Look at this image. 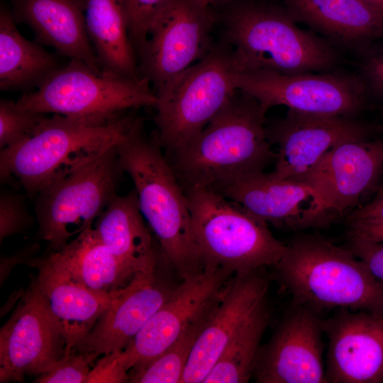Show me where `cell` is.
I'll return each instance as SVG.
<instances>
[{"label": "cell", "instance_id": "30", "mask_svg": "<svg viewBox=\"0 0 383 383\" xmlns=\"http://www.w3.org/2000/svg\"><path fill=\"white\" fill-rule=\"evenodd\" d=\"M45 117V113L22 109L13 101L1 99V150L14 145L30 135Z\"/></svg>", "mask_w": 383, "mask_h": 383}, {"label": "cell", "instance_id": "2", "mask_svg": "<svg viewBox=\"0 0 383 383\" xmlns=\"http://www.w3.org/2000/svg\"><path fill=\"white\" fill-rule=\"evenodd\" d=\"M123 172L131 178L140 211L153 233L162 258L185 279L204 264L194 233L185 193L162 148L143 133L139 120L116 143Z\"/></svg>", "mask_w": 383, "mask_h": 383}, {"label": "cell", "instance_id": "39", "mask_svg": "<svg viewBox=\"0 0 383 383\" xmlns=\"http://www.w3.org/2000/svg\"><path fill=\"white\" fill-rule=\"evenodd\" d=\"M348 234L383 242V224H360L349 226Z\"/></svg>", "mask_w": 383, "mask_h": 383}, {"label": "cell", "instance_id": "5", "mask_svg": "<svg viewBox=\"0 0 383 383\" xmlns=\"http://www.w3.org/2000/svg\"><path fill=\"white\" fill-rule=\"evenodd\" d=\"M140 120L123 115L108 123L54 114L18 143L1 150V182L16 177L35 196L49 184L95 160Z\"/></svg>", "mask_w": 383, "mask_h": 383}, {"label": "cell", "instance_id": "20", "mask_svg": "<svg viewBox=\"0 0 383 383\" xmlns=\"http://www.w3.org/2000/svg\"><path fill=\"white\" fill-rule=\"evenodd\" d=\"M26 264L38 270L33 283L65 339V353L75 351L118 290L112 294L91 290L68 277L48 257L34 256Z\"/></svg>", "mask_w": 383, "mask_h": 383}, {"label": "cell", "instance_id": "37", "mask_svg": "<svg viewBox=\"0 0 383 383\" xmlns=\"http://www.w3.org/2000/svg\"><path fill=\"white\" fill-rule=\"evenodd\" d=\"M347 220L349 226L383 224V198H374L369 204L355 210Z\"/></svg>", "mask_w": 383, "mask_h": 383}, {"label": "cell", "instance_id": "35", "mask_svg": "<svg viewBox=\"0 0 383 383\" xmlns=\"http://www.w3.org/2000/svg\"><path fill=\"white\" fill-rule=\"evenodd\" d=\"M362 53L360 76L369 94L383 99V43L372 44Z\"/></svg>", "mask_w": 383, "mask_h": 383}, {"label": "cell", "instance_id": "19", "mask_svg": "<svg viewBox=\"0 0 383 383\" xmlns=\"http://www.w3.org/2000/svg\"><path fill=\"white\" fill-rule=\"evenodd\" d=\"M155 270L139 272L120 289L75 351L104 355L123 350L170 297Z\"/></svg>", "mask_w": 383, "mask_h": 383}, {"label": "cell", "instance_id": "10", "mask_svg": "<svg viewBox=\"0 0 383 383\" xmlns=\"http://www.w3.org/2000/svg\"><path fill=\"white\" fill-rule=\"evenodd\" d=\"M216 20L211 8L193 0H169L158 13L137 53L140 74L157 97L209 51Z\"/></svg>", "mask_w": 383, "mask_h": 383}, {"label": "cell", "instance_id": "16", "mask_svg": "<svg viewBox=\"0 0 383 383\" xmlns=\"http://www.w3.org/2000/svg\"><path fill=\"white\" fill-rule=\"evenodd\" d=\"M66 344L33 283L0 331V382H21L48 370Z\"/></svg>", "mask_w": 383, "mask_h": 383}, {"label": "cell", "instance_id": "25", "mask_svg": "<svg viewBox=\"0 0 383 383\" xmlns=\"http://www.w3.org/2000/svg\"><path fill=\"white\" fill-rule=\"evenodd\" d=\"M47 257L75 282L104 294H114L128 284L138 273L111 252L94 228Z\"/></svg>", "mask_w": 383, "mask_h": 383}, {"label": "cell", "instance_id": "4", "mask_svg": "<svg viewBox=\"0 0 383 383\" xmlns=\"http://www.w3.org/2000/svg\"><path fill=\"white\" fill-rule=\"evenodd\" d=\"M273 267L292 304L319 313L338 308L383 315V284L349 248L301 235L287 245Z\"/></svg>", "mask_w": 383, "mask_h": 383}, {"label": "cell", "instance_id": "15", "mask_svg": "<svg viewBox=\"0 0 383 383\" xmlns=\"http://www.w3.org/2000/svg\"><path fill=\"white\" fill-rule=\"evenodd\" d=\"M321 313L292 304L261 346L253 374L259 383H326Z\"/></svg>", "mask_w": 383, "mask_h": 383}, {"label": "cell", "instance_id": "27", "mask_svg": "<svg viewBox=\"0 0 383 383\" xmlns=\"http://www.w3.org/2000/svg\"><path fill=\"white\" fill-rule=\"evenodd\" d=\"M58 68L55 57L38 43L25 38L14 17L0 13V89L10 90L38 86Z\"/></svg>", "mask_w": 383, "mask_h": 383}, {"label": "cell", "instance_id": "14", "mask_svg": "<svg viewBox=\"0 0 383 383\" xmlns=\"http://www.w3.org/2000/svg\"><path fill=\"white\" fill-rule=\"evenodd\" d=\"M233 274L226 268L206 267L201 272L182 279L123 350L128 370L157 356L188 327L210 312Z\"/></svg>", "mask_w": 383, "mask_h": 383}, {"label": "cell", "instance_id": "29", "mask_svg": "<svg viewBox=\"0 0 383 383\" xmlns=\"http://www.w3.org/2000/svg\"><path fill=\"white\" fill-rule=\"evenodd\" d=\"M211 311L188 327L162 353L131 368L128 372L129 382L182 383L194 345Z\"/></svg>", "mask_w": 383, "mask_h": 383}, {"label": "cell", "instance_id": "6", "mask_svg": "<svg viewBox=\"0 0 383 383\" xmlns=\"http://www.w3.org/2000/svg\"><path fill=\"white\" fill-rule=\"evenodd\" d=\"M37 87L36 91L20 97L16 102L19 108L99 123L114 121L130 109L155 107L157 102L145 77L96 72L76 59L58 67Z\"/></svg>", "mask_w": 383, "mask_h": 383}, {"label": "cell", "instance_id": "3", "mask_svg": "<svg viewBox=\"0 0 383 383\" xmlns=\"http://www.w3.org/2000/svg\"><path fill=\"white\" fill-rule=\"evenodd\" d=\"M221 20V40L232 49L240 72H327L338 62L333 46L314 32L299 28L284 6L239 0Z\"/></svg>", "mask_w": 383, "mask_h": 383}, {"label": "cell", "instance_id": "11", "mask_svg": "<svg viewBox=\"0 0 383 383\" xmlns=\"http://www.w3.org/2000/svg\"><path fill=\"white\" fill-rule=\"evenodd\" d=\"M236 84L267 110L284 106L299 112L350 117L365 109L369 95L360 76L339 72L245 71L238 73Z\"/></svg>", "mask_w": 383, "mask_h": 383}, {"label": "cell", "instance_id": "42", "mask_svg": "<svg viewBox=\"0 0 383 383\" xmlns=\"http://www.w3.org/2000/svg\"><path fill=\"white\" fill-rule=\"evenodd\" d=\"M375 198H383V182H382L381 187H379V189L378 190V192H377V194L375 196Z\"/></svg>", "mask_w": 383, "mask_h": 383}, {"label": "cell", "instance_id": "34", "mask_svg": "<svg viewBox=\"0 0 383 383\" xmlns=\"http://www.w3.org/2000/svg\"><path fill=\"white\" fill-rule=\"evenodd\" d=\"M129 370L123 350L104 354L91 370L87 383H122L129 382Z\"/></svg>", "mask_w": 383, "mask_h": 383}, {"label": "cell", "instance_id": "31", "mask_svg": "<svg viewBox=\"0 0 383 383\" xmlns=\"http://www.w3.org/2000/svg\"><path fill=\"white\" fill-rule=\"evenodd\" d=\"M99 355L72 351L65 355L46 372L34 379L35 383H87L89 372Z\"/></svg>", "mask_w": 383, "mask_h": 383}, {"label": "cell", "instance_id": "23", "mask_svg": "<svg viewBox=\"0 0 383 383\" xmlns=\"http://www.w3.org/2000/svg\"><path fill=\"white\" fill-rule=\"evenodd\" d=\"M79 0H17V18L33 30L40 45L103 70L89 40Z\"/></svg>", "mask_w": 383, "mask_h": 383}, {"label": "cell", "instance_id": "8", "mask_svg": "<svg viewBox=\"0 0 383 383\" xmlns=\"http://www.w3.org/2000/svg\"><path fill=\"white\" fill-rule=\"evenodd\" d=\"M239 72L232 49L221 40L157 97L153 138L165 152L192 139L220 112L238 90Z\"/></svg>", "mask_w": 383, "mask_h": 383}, {"label": "cell", "instance_id": "18", "mask_svg": "<svg viewBox=\"0 0 383 383\" xmlns=\"http://www.w3.org/2000/svg\"><path fill=\"white\" fill-rule=\"evenodd\" d=\"M262 269L228 280L194 345L182 383H202L233 336L268 299L270 282Z\"/></svg>", "mask_w": 383, "mask_h": 383}, {"label": "cell", "instance_id": "1", "mask_svg": "<svg viewBox=\"0 0 383 383\" xmlns=\"http://www.w3.org/2000/svg\"><path fill=\"white\" fill-rule=\"evenodd\" d=\"M257 99L238 89L194 137L164 152L183 190L213 189L274 162L266 131V112Z\"/></svg>", "mask_w": 383, "mask_h": 383}, {"label": "cell", "instance_id": "24", "mask_svg": "<svg viewBox=\"0 0 383 383\" xmlns=\"http://www.w3.org/2000/svg\"><path fill=\"white\" fill-rule=\"evenodd\" d=\"M93 228L111 252L135 272L156 270L161 250L145 224L134 189L126 195L117 194Z\"/></svg>", "mask_w": 383, "mask_h": 383}, {"label": "cell", "instance_id": "33", "mask_svg": "<svg viewBox=\"0 0 383 383\" xmlns=\"http://www.w3.org/2000/svg\"><path fill=\"white\" fill-rule=\"evenodd\" d=\"M33 221L24 198L17 193L1 192L0 195V240L22 233Z\"/></svg>", "mask_w": 383, "mask_h": 383}, {"label": "cell", "instance_id": "12", "mask_svg": "<svg viewBox=\"0 0 383 383\" xmlns=\"http://www.w3.org/2000/svg\"><path fill=\"white\" fill-rule=\"evenodd\" d=\"M377 131L355 117L289 109L284 117L266 124L268 140L277 148L274 170L269 174L279 179L306 180L333 148L372 138Z\"/></svg>", "mask_w": 383, "mask_h": 383}, {"label": "cell", "instance_id": "32", "mask_svg": "<svg viewBox=\"0 0 383 383\" xmlns=\"http://www.w3.org/2000/svg\"><path fill=\"white\" fill-rule=\"evenodd\" d=\"M169 0H123L130 38L137 53L144 45L150 26Z\"/></svg>", "mask_w": 383, "mask_h": 383}, {"label": "cell", "instance_id": "28", "mask_svg": "<svg viewBox=\"0 0 383 383\" xmlns=\"http://www.w3.org/2000/svg\"><path fill=\"white\" fill-rule=\"evenodd\" d=\"M270 318L268 299L245 321L202 383H244L253 374L261 340Z\"/></svg>", "mask_w": 383, "mask_h": 383}, {"label": "cell", "instance_id": "40", "mask_svg": "<svg viewBox=\"0 0 383 383\" xmlns=\"http://www.w3.org/2000/svg\"><path fill=\"white\" fill-rule=\"evenodd\" d=\"M193 1L200 4L202 6L212 8V6L226 2L228 0H193Z\"/></svg>", "mask_w": 383, "mask_h": 383}, {"label": "cell", "instance_id": "22", "mask_svg": "<svg viewBox=\"0 0 383 383\" xmlns=\"http://www.w3.org/2000/svg\"><path fill=\"white\" fill-rule=\"evenodd\" d=\"M297 23L361 52L383 38V14L362 0H283Z\"/></svg>", "mask_w": 383, "mask_h": 383}, {"label": "cell", "instance_id": "26", "mask_svg": "<svg viewBox=\"0 0 383 383\" xmlns=\"http://www.w3.org/2000/svg\"><path fill=\"white\" fill-rule=\"evenodd\" d=\"M87 33L101 68L132 78L141 75L123 0H85Z\"/></svg>", "mask_w": 383, "mask_h": 383}, {"label": "cell", "instance_id": "41", "mask_svg": "<svg viewBox=\"0 0 383 383\" xmlns=\"http://www.w3.org/2000/svg\"><path fill=\"white\" fill-rule=\"evenodd\" d=\"M383 14V0H362Z\"/></svg>", "mask_w": 383, "mask_h": 383}, {"label": "cell", "instance_id": "38", "mask_svg": "<svg viewBox=\"0 0 383 383\" xmlns=\"http://www.w3.org/2000/svg\"><path fill=\"white\" fill-rule=\"evenodd\" d=\"M39 247L38 245H33L24 250H21L18 253L11 257H1V283L6 278L11 268L18 263H26L33 257L35 252L38 251Z\"/></svg>", "mask_w": 383, "mask_h": 383}, {"label": "cell", "instance_id": "21", "mask_svg": "<svg viewBox=\"0 0 383 383\" xmlns=\"http://www.w3.org/2000/svg\"><path fill=\"white\" fill-rule=\"evenodd\" d=\"M383 172V138L342 143L330 151L307 179L321 190L336 216L355 206Z\"/></svg>", "mask_w": 383, "mask_h": 383}, {"label": "cell", "instance_id": "36", "mask_svg": "<svg viewBox=\"0 0 383 383\" xmlns=\"http://www.w3.org/2000/svg\"><path fill=\"white\" fill-rule=\"evenodd\" d=\"M373 277L383 284V242L348 234V246Z\"/></svg>", "mask_w": 383, "mask_h": 383}, {"label": "cell", "instance_id": "13", "mask_svg": "<svg viewBox=\"0 0 383 383\" xmlns=\"http://www.w3.org/2000/svg\"><path fill=\"white\" fill-rule=\"evenodd\" d=\"M211 190L276 227L294 230L323 227L335 218L320 188L308 179H279L262 171Z\"/></svg>", "mask_w": 383, "mask_h": 383}, {"label": "cell", "instance_id": "17", "mask_svg": "<svg viewBox=\"0 0 383 383\" xmlns=\"http://www.w3.org/2000/svg\"><path fill=\"white\" fill-rule=\"evenodd\" d=\"M331 383H383V315L339 309L323 320Z\"/></svg>", "mask_w": 383, "mask_h": 383}, {"label": "cell", "instance_id": "7", "mask_svg": "<svg viewBox=\"0 0 383 383\" xmlns=\"http://www.w3.org/2000/svg\"><path fill=\"white\" fill-rule=\"evenodd\" d=\"M184 192L205 267L244 274L274 266L283 256L287 245L272 235L267 223L235 202L207 188Z\"/></svg>", "mask_w": 383, "mask_h": 383}, {"label": "cell", "instance_id": "9", "mask_svg": "<svg viewBox=\"0 0 383 383\" xmlns=\"http://www.w3.org/2000/svg\"><path fill=\"white\" fill-rule=\"evenodd\" d=\"M116 145L35 196L39 234L53 251L92 228L93 223L117 194L123 172Z\"/></svg>", "mask_w": 383, "mask_h": 383}]
</instances>
